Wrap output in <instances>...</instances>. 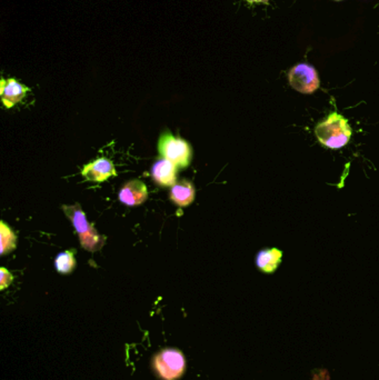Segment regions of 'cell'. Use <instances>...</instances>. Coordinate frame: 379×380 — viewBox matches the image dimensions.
<instances>
[{
    "label": "cell",
    "instance_id": "obj_1",
    "mask_svg": "<svg viewBox=\"0 0 379 380\" xmlns=\"http://www.w3.org/2000/svg\"><path fill=\"white\" fill-rule=\"evenodd\" d=\"M318 142L329 149H340L350 142L352 129L344 116L331 113L315 127Z\"/></svg>",
    "mask_w": 379,
    "mask_h": 380
},
{
    "label": "cell",
    "instance_id": "obj_2",
    "mask_svg": "<svg viewBox=\"0 0 379 380\" xmlns=\"http://www.w3.org/2000/svg\"><path fill=\"white\" fill-rule=\"evenodd\" d=\"M62 209V212L66 215V217L69 219V222L75 228L81 247L87 252H99L104 247L106 238L99 235L94 226L91 225V222L87 220L81 205L75 204L70 205V206L64 205Z\"/></svg>",
    "mask_w": 379,
    "mask_h": 380
},
{
    "label": "cell",
    "instance_id": "obj_3",
    "mask_svg": "<svg viewBox=\"0 0 379 380\" xmlns=\"http://www.w3.org/2000/svg\"><path fill=\"white\" fill-rule=\"evenodd\" d=\"M152 367L159 379L178 380L186 372L187 362L179 349L165 348L154 356Z\"/></svg>",
    "mask_w": 379,
    "mask_h": 380
},
{
    "label": "cell",
    "instance_id": "obj_4",
    "mask_svg": "<svg viewBox=\"0 0 379 380\" xmlns=\"http://www.w3.org/2000/svg\"><path fill=\"white\" fill-rule=\"evenodd\" d=\"M158 151L163 158L175 163L178 168L190 166L192 148L186 140L165 132L158 140Z\"/></svg>",
    "mask_w": 379,
    "mask_h": 380
},
{
    "label": "cell",
    "instance_id": "obj_5",
    "mask_svg": "<svg viewBox=\"0 0 379 380\" xmlns=\"http://www.w3.org/2000/svg\"><path fill=\"white\" fill-rule=\"evenodd\" d=\"M288 81L295 90L305 95L315 93L319 88V77L315 68L307 64L296 65L289 70Z\"/></svg>",
    "mask_w": 379,
    "mask_h": 380
},
{
    "label": "cell",
    "instance_id": "obj_6",
    "mask_svg": "<svg viewBox=\"0 0 379 380\" xmlns=\"http://www.w3.org/2000/svg\"><path fill=\"white\" fill-rule=\"evenodd\" d=\"M28 91L29 88L17 81L15 78H9V79L1 78L0 81V96H1L4 106L7 109L14 107L15 104L22 102Z\"/></svg>",
    "mask_w": 379,
    "mask_h": 380
},
{
    "label": "cell",
    "instance_id": "obj_7",
    "mask_svg": "<svg viewBox=\"0 0 379 380\" xmlns=\"http://www.w3.org/2000/svg\"><path fill=\"white\" fill-rule=\"evenodd\" d=\"M81 175L89 182H104L116 176L115 167L110 159L98 158L84 167Z\"/></svg>",
    "mask_w": 379,
    "mask_h": 380
},
{
    "label": "cell",
    "instance_id": "obj_8",
    "mask_svg": "<svg viewBox=\"0 0 379 380\" xmlns=\"http://www.w3.org/2000/svg\"><path fill=\"white\" fill-rule=\"evenodd\" d=\"M118 197L126 206H139L147 201V187L140 180H131L121 187Z\"/></svg>",
    "mask_w": 379,
    "mask_h": 380
},
{
    "label": "cell",
    "instance_id": "obj_9",
    "mask_svg": "<svg viewBox=\"0 0 379 380\" xmlns=\"http://www.w3.org/2000/svg\"><path fill=\"white\" fill-rule=\"evenodd\" d=\"M152 177L157 185L173 187L177 182V166L167 159H158L152 167Z\"/></svg>",
    "mask_w": 379,
    "mask_h": 380
},
{
    "label": "cell",
    "instance_id": "obj_10",
    "mask_svg": "<svg viewBox=\"0 0 379 380\" xmlns=\"http://www.w3.org/2000/svg\"><path fill=\"white\" fill-rule=\"evenodd\" d=\"M283 252L277 248L262 249L256 257V266L264 273H274L281 266Z\"/></svg>",
    "mask_w": 379,
    "mask_h": 380
},
{
    "label": "cell",
    "instance_id": "obj_11",
    "mask_svg": "<svg viewBox=\"0 0 379 380\" xmlns=\"http://www.w3.org/2000/svg\"><path fill=\"white\" fill-rule=\"evenodd\" d=\"M195 188L190 180L182 179L171 187V201L179 207H187L195 201Z\"/></svg>",
    "mask_w": 379,
    "mask_h": 380
},
{
    "label": "cell",
    "instance_id": "obj_12",
    "mask_svg": "<svg viewBox=\"0 0 379 380\" xmlns=\"http://www.w3.org/2000/svg\"><path fill=\"white\" fill-rule=\"evenodd\" d=\"M75 267V250L59 252L55 258V268L59 273L67 275V273H72Z\"/></svg>",
    "mask_w": 379,
    "mask_h": 380
},
{
    "label": "cell",
    "instance_id": "obj_13",
    "mask_svg": "<svg viewBox=\"0 0 379 380\" xmlns=\"http://www.w3.org/2000/svg\"><path fill=\"white\" fill-rule=\"evenodd\" d=\"M0 238H1V255L13 252L17 247V236L5 222H0Z\"/></svg>",
    "mask_w": 379,
    "mask_h": 380
},
{
    "label": "cell",
    "instance_id": "obj_14",
    "mask_svg": "<svg viewBox=\"0 0 379 380\" xmlns=\"http://www.w3.org/2000/svg\"><path fill=\"white\" fill-rule=\"evenodd\" d=\"M14 277L6 268H0V290H5L13 284Z\"/></svg>",
    "mask_w": 379,
    "mask_h": 380
},
{
    "label": "cell",
    "instance_id": "obj_15",
    "mask_svg": "<svg viewBox=\"0 0 379 380\" xmlns=\"http://www.w3.org/2000/svg\"><path fill=\"white\" fill-rule=\"evenodd\" d=\"M247 3L249 4H255V3H262V4H268V1L270 0H246Z\"/></svg>",
    "mask_w": 379,
    "mask_h": 380
}]
</instances>
